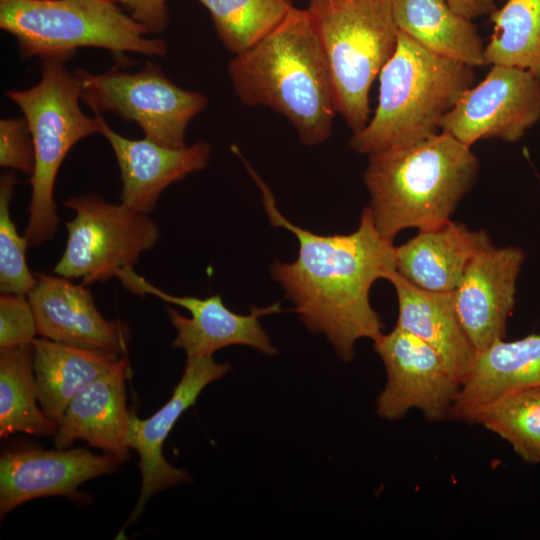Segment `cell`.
Listing matches in <instances>:
<instances>
[{"label":"cell","mask_w":540,"mask_h":540,"mask_svg":"<svg viewBox=\"0 0 540 540\" xmlns=\"http://www.w3.org/2000/svg\"><path fill=\"white\" fill-rule=\"evenodd\" d=\"M233 150L259 187L271 225L289 230L298 240L297 259L275 261L270 268L272 278L294 303L293 311L307 329L324 334L338 357L350 362L359 339L374 341L383 333L384 325L369 295L375 281L387 280L396 271L393 241L378 232L368 207L349 234L321 235L292 223L239 149Z\"/></svg>","instance_id":"obj_1"},{"label":"cell","mask_w":540,"mask_h":540,"mask_svg":"<svg viewBox=\"0 0 540 540\" xmlns=\"http://www.w3.org/2000/svg\"><path fill=\"white\" fill-rule=\"evenodd\" d=\"M228 75L241 102L285 116L305 145L331 135L338 113L334 85L308 9L294 7L269 34L236 54Z\"/></svg>","instance_id":"obj_2"},{"label":"cell","mask_w":540,"mask_h":540,"mask_svg":"<svg viewBox=\"0 0 540 540\" xmlns=\"http://www.w3.org/2000/svg\"><path fill=\"white\" fill-rule=\"evenodd\" d=\"M478 171L471 147L441 131L369 155L364 182L376 229L393 241L406 228L428 229L450 220Z\"/></svg>","instance_id":"obj_3"},{"label":"cell","mask_w":540,"mask_h":540,"mask_svg":"<svg viewBox=\"0 0 540 540\" xmlns=\"http://www.w3.org/2000/svg\"><path fill=\"white\" fill-rule=\"evenodd\" d=\"M474 67L431 52L399 30L396 49L379 74L374 115L349 147L371 155L437 133L444 116L475 80Z\"/></svg>","instance_id":"obj_4"},{"label":"cell","mask_w":540,"mask_h":540,"mask_svg":"<svg viewBox=\"0 0 540 540\" xmlns=\"http://www.w3.org/2000/svg\"><path fill=\"white\" fill-rule=\"evenodd\" d=\"M69 58H42L41 78L36 85L6 91L22 111L34 145L35 165L29 179L32 193L24 234L32 247L52 239L58 228L54 185L63 160L80 140L101 132L99 114L89 117L80 107L81 83L77 73L66 68Z\"/></svg>","instance_id":"obj_5"},{"label":"cell","mask_w":540,"mask_h":540,"mask_svg":"<svg viewBox=\"0 0 540 540\" xmlns=\"http://www.w3.org/2000/svg\"><path fill=\"white\" fill-rule=\"evenodd\" d=\"M0 28L15 37L22 59L96 47L115 55L162 57L166 44L114 0H0Z\"/></svg>","instance_id":"obj_6"},{"label":"cell","mask_w":540,"mask_h":540,"mask_svg":"<svg viewBox=\"0 0 540 540\" xmlns=\"http://www.w3.org/2000/svg\"><path fill=\"white\" fill-rule=\"evenodd\" d=\"M334 85L337 112L353 134L369 121V93L393 55V0H309Z\"/></svg>","instance_id":"obj_7"},{"label":"cell","mask_w":540,"mask_h":540,"mask_svg":"<svg viewBox=\"0 0 540 540\" xmlns=\"http://www.w3.org/2000/svg\"><path fill=\"white\" fill-rule=\"evenodd\" d=\"M64 206L75 216L66 222V247L53 272L81 278L86 286L133 268L160 238L159 227L148 214L107 202L98 194L70 197Z\"/></svg>","instance_id":"obj_8"},{"label":"cell","mask_w":540,"mask_h":540,"mask_svg":"<svg viewBox=\"0 0 540 540\" xmlns=\"http://www.w3.org/2000/svg\"><path fill=\"white\" fill-rule=\"evenodd\" d=\"M81 99L96 113L108 111L137 123L145 137L170 148L185 147V131L207 105L200 92L183 89L152 62L137 72L77 69Z\"/></svg>","instance_id":"obj_9"},{"label":"cell","mask_w":540,"mask_h":540,"mask_svg":"<svg viewBox=\"0 0 540 540\" xmlns=\"http://www.w3.org/2000/svg\"><path fill=\"white\" fill-rule=\"evenodd\" d=\"M540 120V78L511 66L492 65L444 116L440 131L471 147L483 139L517 142Z\"/></svg>","instance_id":"obj_10"},{"label":"cell","mask_w":540,"mask_h":540,"mask_svg":"<svg viewBox=\"0 0 540 540\" xmlns=\"http://www.w3.org/2000/svg\"><path fill=\"white\" fill-rule=\"evenodd\" d=\"M387 381L376 400V413L399 420L417 409L430 421L450 416L461 383L426 342L397 326L374 341Z\"/></svg>","instance_id":"obj_11"},{"label":"cell","mask_w":540,"mask_h":540,"mask_svg":"<svg viewBox=\"0 0 540 540\" xmlns=\"http://www.w3.org/2000/svg\"><path fill=\"white\" fill-rule=\"evenodd\" d=\"M116 276L130 292L153 295L190 313V317H185L171 307L166 308L177 332L171 345L183 349L187 357L213 356L217 350L231 345L249 346L268 356L278 353L259 319L284 311L280 302L262 308L253 306L249 314L242 315L230 310L219 294L207 298L175 296L157 288L133 268L121 269Z\"/></svg>","instance_id":"obj_12"},{"label":"cell","mask_w":540,"mask_h":540,"mask_svg":"<svg viewBox=\"0 0 540 540\" xmlns=\"http://www.w3.org/2000/svg\"><path fill=\"white\" fill-rule=\"evenodd\" d=\"M229 370V364L218 363L213 356H189L172 396L156 413L149 418L140 419L131 412L127 442L139 455L141 489L126 525L138 519L154 494L191 481L187 471L172 466L165 459L163 444L176 421L184 411L195 404L202 390Z\"/></svg>","instance_id":"obj_13"},{"label":"cell","mask_w":540,"mask_h":540,"mask_svg":"<svg viewBox=\"0 0 540 540\" xmlns=\"http://www.w3.org/2000/svg\"><path fill=\"white\" fill-rule=\"evenodd\" d=\"M524 259L519 247L491 244L472 258L453 291L458 317L477 352L504 339Z\"/></svg>","instance_id":"obj_14"},{"label":"cell","mask_w":540,"mask_h":540,"mask_svg":"<svg viewBox=\"0 0 540 540\" xmlns=\"http://www.w3.org/2000/svg\"><path fill=\"white\" fill-rule=\"evenodd\" d=\"M119 460L87 449L24 448L0 458V514L5 517L26 501L45 496L79 498L78 487L112 472Z\"/></svg>","instance_id":"obj_15"},{"label":"cell","mask_w":540,"mask_h":540,"mask_svg":"<svg viewBox=\"0 0 540 540\" xmlns=\"http://www.w3.org/2000/svg\"><path fill=\"white\" fill-rule=\"evenodd\" d=\"M27 298L41 337L117 355L126 352V327L102 316L86 285L60 275L37 274V283Z\"/></svg>","instance_id":"obj_16"},{"label":"cell","mask_w":540,"mask_h":540,"mask_svg":"<svg viewBox=\"0 0 540 540\" xmlns=\"http://www.w3.org/2000/svg\"><path fill=\"white\" fill-rule=\"evenodd\" d=\"M99 116L100 134L110 144L120 169L121 203L134 211L148 214L169 185L204 169L209 162L211 147L205 141L170 148L147 137L129 139Z\"/></svg>","instance_id":"obj_17"},{"label":"cell","mask_w":540,"mask_h":540,"mask_svg":"<svg viewBox=\"0 0 540 540\" xmlns=\"http://www.w3.org/2000/svg\"><path fill=\"white\" fill-rule=\"evenodd\" d=\"M126 357L119 358L103 375L89 383L69 403L54 435L56 448L65 449L82 439L102 449L120 463L129 457L127 434L130 414L126 407Z\"/></svg>","instance_id":"obj_18"},{"label":"cell","mask_w":540,"mask_h":540,"mask_svg":"<svg viewBox=\"0 0 540 540\" xmlns=\"http://www.w3.org/2000/svg\"><path fill=\"white\" fill-rule=\"evenodd\" d=\"M533 387H540V335L497 340L477 352L450 416L474 423L483 409L500 398Z\"/></svg>","instance_id":"obj_19"},{"label":"cell","mask_w":540,"mask_h":540,"mask_svg":"<svg viewBox=\"0 0 540 540\" xmlns=\"http://www.w3.org/2000/svg\"><path fill=\"white\" fill-rule=\"evenodd\" d=\"M485 230H472L452 219L395 247L396 271L413 285L433 292H453L472 258L490 246Z\"/></svg>","instance_id":"obj_20"},{"label":"cell","mask_w":540,"mask_h":540,"mask_svg":"<svg viewBox=\"0 0 540 540\" xmlns=\"http://www.w3.org/2000/svg\"><path fill=\"white\" fill-rule=\"evenodd\" d=\"M387 280L398 300L396 326L431 346L462 384L472 369L477 350L460 322L453 292L421 289L397 271Z\"/></svg>","instance_id":"obj_21"},{"label":"cell","mask_w":540,"mask_h":540,"mask_svg":"<svg viewBox=\"0 0 540 540\" xmlns=\"http://www.w3.org/2000/svg\"><path fill=\"white\" fill-rule=\"evenodd\" d=\"M32 348L38 402L57 424L71 400L119 359L108 351L75 347L43 337L35 338Z\"/></svg>","instance_id":"obj_22"},{"label":"cell","mask_w":540,"mask_h":540,"mask_svg":"<svg viewBox=\"0 0 540 540\" xmlns=\"http://www.w3.org/2000/svg\"><path fill=\"white\" fill-rule=\"evenodd\" d=\"M400 31L426 49L471 67L485 65V45L472 20L446 0H393Z\"/></svg>","instance_id":"obj_23"},{"label":"cell","mask_w":540,"mask_h":540,"mask_svg":"<svg viewBox=\"0 0 540 540\" xmlns=\"http://www.w3.org/2000/svg\"><path fill=\"white\" fill-rule=\"evenodd\" d=\"M32 343L0 349V436L55 435L58 424L37 405Z\"/></svg>","instance_id":"obj_24"},{"label":"cell","mask_w":540,"mask_h":540,"mask_svg":"<svg viewBox=\"0 0 540 540\" xmlns=\"http://www.w3.org/2000/svg\"><path fill=\"white\" fill-rule=\"evenodd\" d=\"M490 14L493 32L485 65L517 67L540 78V0H501Z\"/></svg>","instance_id":"obj_25"},{"label":"cell","mask_w":540,"mask_h":540,"mask_svg":"<svg viewBox=\"0 0 540 540\" xmlns=\"http://www.w3.org/2000/svg\"><path fill=\"white\" fill-rule=\"evenodd\" d=\"M210 13L227 50L239 54L269 34L294 8V0H197Z\"/></svg>","instance_id":"obj_26"},{"label":"cell","mask_w":540,"mask_h":540,"mask_svg":"<svg viewBox=\"0 0 540 540\" xmlns=\"http://www.w3.org/2000/svg\"><path fill=\"white\" fill-rule=\"evenodd\" d=\"M474 423L507 441L525 462L540 463V387L500 398L483 409Z\"/></svg>","instance_id":"obj_27"},{"label":"cell","mask_w":540,"mask_h":540,"mask_svg":"<svg viewBox=\"0 0 540 540\" xmlns=\"http://www.w3.org/2000/svg\"><path fill=\"white\" fill-rule=\"evenodd\" d=\"M17 177L13 171L0 177V290L1 293L27 296L37 283L26 262L29 246L21 236L10 214V203Z\"/></svg>","instance_id":"obj_28"},{"label":"cell","mask_w":540,"mask_h":540,"mask_svg":"<svg viewBox=\"0 0 540 540\" xmlns=\"http://www.w3.org/2000/svg\"><path fill=\"white\" fill-rule=\"evenodd\" d=\"M35 316L25 295H0V349L32 343L37 335Z\"/></svg>","instance_id":"obj_29"},{"label":"cell","mask_w":540,"mask_h":540,"mask_svg":"<svg viewBox=\"0 0 540 540\" xmlns=\"http://www.w3.org/2000/svg\"><path fill=\"white\" fill-rule=\"evenodd\" d=\"M0 165L32 175L35 165L34 145L24 117L0 120Z\"/></svg>","instance_id":"obj_30"},{"label":"cell","mask_w":540,"mask_h":540,"mask_svg":"<svg viewBox=\"0 0 540 540\" xmlns=\"http://www.w3.org/2000/svg\"><path fill=\"white\" fill-rule=\"evenodd\" d=\"M151 34L163 32L169 22L167 0H114Z\"/></svg>","instance_id":"obj_31"},{"label":"cell","mask_w":540,"mask_h":540,"mask_svg":"<svg viewBox=\"0 0 540 540\" xmlns=\"http://www.w3.org/2000/svg\"><path fill=\"white\" fill-rule=\"evenodd\" d=\"M458 14L473 20L485 14H491L497 7L494 0H446Z\"/></svg>","instance_id":"obj_32"}]
</instances>
